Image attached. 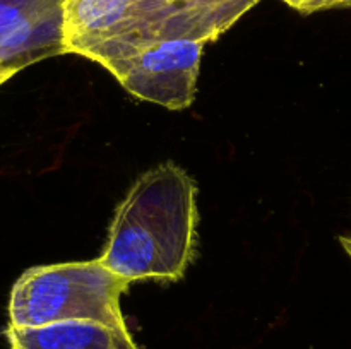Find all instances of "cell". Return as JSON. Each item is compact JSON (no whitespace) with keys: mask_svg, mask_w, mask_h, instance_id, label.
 I'll return each instance as SVG.
<instances>
[{"mask_svg":"<svg viewBox=\"0 0 351 349\" xmlns=\"http://www.w3.org/2000/svg\"><path fill=\"white\" fill-rule=\"evenodd\" d=\"M197 188L167 161L144 171L115 209L99 260L123 279L178 281L197 245Z\"/></svg>","mask_w":351,"mask_h":349,"instance_id":"cell-1","label":"cell"},{"mask_svg":"<svg viewBox=\"0 0 351 349\" xmlns=\"http://www.w3.org/2000/svg\"><path fill=\"white\" fill-rule=\"evenodd\" d=\"M130 281L98 259L51 263L24 270L9 300L10 325L40 327L65 320H91L127 327L120 300Z\"/></svg>","mask_w":351,"mask_h":349,"instance_id":"cell-2","label":"cell"},{"mask_svg":"<svg viewBox=\"0 0 351 349\" xmlns=\"http://www.w3.org/2000/svg\"><path fill=\"white\" fill-rule=\"evenodd\" d=\"M151 0H64V50L101 67L158 41Z\"/></svg>","mask_w":351,"mask_h":349,"instance_id":"cell-3","label":"cell"},{"mask_svg":"<svg viewBox=\"0 0 351 349\" xmlns=\"http://www.w3.org/2000/svg\"><path fill=\"white\" fill-rule=\"evenodd\" d=\"M206 41L165 38L105 65L125 91L168 109L192 106Z\"/></svg>","mask_w":351,"mask_h":349,"instance_id":"cell-4","label":"cell"},{"mask_svg":"<svg viewBox=\"0 0 351 349\" xmlns=\"http://www.w3.org/2000/svg\"><path fill=\"white\" fill-rule=\"evenodd\" d=\"M64 0H0V62L16 72L64 55Z\"/></svg>","mask_w":351,"mask_h":349,"instance_id":"cell-5","label":"cell"},{"mask_svg":"<svg viewBox=\"0 0 351 349\" xmlns=\"http://www.w3.org/2000/svg\"><path fill=\"white\" fill-rule=\"evenodd\" d=\"M10 349H139L127 327L91 320H65L5 331Z\"/></svg>","mask_w":351,"mask_h":349,"instance_id":"cell-6","label":"cell"},{"mask_svg":"<svg viewBox=\"0 0 351 349\" xmlns=\"http://www.w3.org/2000/svg\"><path fill=\"white\" fill-rule=\"evenodd\" d=\"M302 14L319 12L328 9H350L351 0H281Z\"/></svg>","mask_w":351,"mask_h":349,"instance_id":"cell-7","label":"cell"},{"mask_svg":"<svg viewBox=\"0 0 351 349\" xmlns=\"http://www.w3.org/2000/svg\"><path fill=\"white\" fill-rule=\"evenodd\" d=\"M16 74H17V72L14 70V68L5 67V65H3L2 62H0V86H2L3 82L9 81V79L12 77V75H16Z\"/></svg>","mask_w":351,"mask_h":349,"instance_id":"cell-8","label":"cell"},{"mask_svg":"<svg viewBox=\"0 0 351 349\" xmlns=\"http://www.w3.org/2000/svg\"><path fill=\"white\" fill-rule=\"evenodd\" d=\"M339 243H341V246L345 248V252L348 253V257L351 259V236H341V238H339Z\"/></svg>","mask_w":351,"mask_h":349,"instance_id":"cell-9","label":"cell"}]
</instances>
